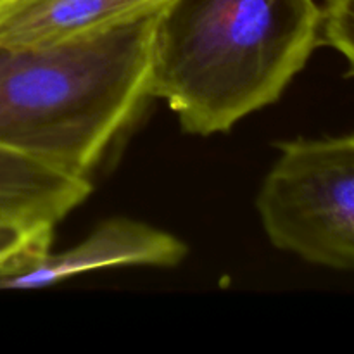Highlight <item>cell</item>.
<instances>
[{"label": "cell", "instance_id": "cell-1", "mask_svg": "<svg viewBox=\"0 0 354 354\" xmlns=\"http://www.w3.org/2000/svg\"><path fill=\"white\" fill-rule=\"evenodd\" d=\"M315 0H171L156 17L151 97L190 135L277 102L320 45Z\"/></svg>", "mask_w": 354, "mask_h": 354}, {"label": "cell", "instance_id": "cell-2", "mask_svg": "<svg viewBox=\"0 0 354 354\" xmlns=\"http://www.w3.org/2000/svg\"><path fill=\"white\" fill-rule=\"evenodd\" d=\"M45 45H0V147L88 178L151 97L156 17Z\"/></svg>", "mask_w": 354, "mask_h": 354}, {"label": "cell", "instance_id": "cell-3", "mask_svg": "<svg viewBox=\"0 0 354 354\" xmlns=\"http://www.w3.org/2000/svg\"><path fill=\"white\" fill-rule=\"evenodd\" d=\"M256 206L277 249L354 272V133L280 144Z\"/></svg>", "mask_w": 354, "mask_h": 354}, {"label": "cell", "instance_id": "cell-4", "mask_svg": "<svg viewBox=\"0 0 354 354\" xmlns=\"http://www.w3.org/2000/svg\"><path fill=\"white\" fill-rule=\"evenodd\" d=\"M187 256L175 235L128 218L104 221L85 241L68 251L37 256L0 270V289H41L82 273L114 266L173 268Z\"/></svg>", "mask_w": 354, "mask_h": 354}, {"label": "cell", "instance_id": "cell-5", "mask_svg": "<svg viewBox=\"0 0 354 354\" xmlns=\"http://www.w3.org/2000/svg\"><path fill=\"white\" fill-rule=\"evenodd\" d=\"M171 0H7L0 45H45L116 26L165 9Z\"/></svg>", "mask_w": 354, "mask_h": 354}, {"label": "cell", "instance_id": "cell-6", "mask_svg": "<svg viewBox=\"0 0 354 354\" xmlns=\"http://www.w3.org/2000/svg\"><path fill=\"white\" fill-rule=\"evenodd\" d=\"M90 192L88 178L68 175L0 147V216L55 227Z\"/></svg>", "mask_w": 354, "mask_h": 354}, {"label": "cell", "instance_id": "cell-7", "mask_svg": "<svg viewBox=\"0 0 354 354\" xmlns=\"http://www.w3.org/2000/svg\"><path fill=\"white\" fill-rule=\"evenodd\" d=\"M54 227L0 216V270L30 261L50 251Z\"/></svg>", "mask_w": 354, "mask_h": 354}, {"label": "cell", "instance_id": "cell-8", "mask_svg": "<svg viewBox=\"0 0 354 354\" xmlns=\"http://www.w3.org/2000/svg\"><path fill=\"white\" fill-rule=\"evenodd\" d=\"M320 45L337 50L354 78V0H327L322 7Z\"/></svg>", "mask_w": 354, "mask_h": 354}, {"label": "cell", "instance_id": "cell-9", "mask_svg": "<svg viewBox=\"0 0 354 354\" xmlns=\"http://www.w3.org/2000/svg\"><path fill=\"white\" fill-rule=\"evenodd\" d=\"M6 2H7V0H0V6H3Z\"/></svg>", "mask_w": 354, "mask_h": 354}]
</instances>
